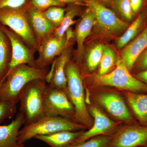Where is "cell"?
<instances>
[{"instance_id": "obj_10", "label": "cell", "mask_w": 147, "mask_h": 147, "mask_svg": "<svg viewBox=\"0 0 147 147\" xmlns=\"http://www.w3.org/2000/svg\"><path fill=\"white\" fill-rule=\"evenodd\" d=\"M87 106L89 113L93 120V123L87 131L84 130L75 142H84L92 137L100 135L111 136L124 124L110 118L95 104L91 103Z\"/></svg>"}, {"instance_id": "obj_26", "label": "cell", "mask_w": 147, "mask_h": 147, "mask_svg": "<svg viewBox=\"0 0 147 147\" xmlns=\"http://www.w3.org/2000/svg\"><path fill=\"white\" fill-rule=\"evenodd\" d=\"M116 59V55L113 49L105 46L98 74L102 75L108 73L115 64Z\"/></svg>"}, {"instance_id": "obj_14", "label": "cell", "mask_w": 147, "mask_h": 147, "mask_svg": "<svg viewBox=\"0 0 147 147\" xmlns=\"http://www.w3.org/2000/svg\"><path fill=\"white\" fill-rule=\"evenodd\" d=\"M96 20L93 13L88 8L84 11L81 19L78 22L74 32V39L77 43L76 50V62L79 64L84 53V42L91 33L93 27L95 24Z\"/></svg>"}, {"instance_id": "obj_11", "label": "cell", "mask_w": 147, "mask_h": 147, "mask_svg": "<svg viewBox=\"0 0 147 147\" xmlns=\"http://www.w3.org/2000/svg\"><path fill=\"white\" fill-rule=\"evenodd\" d=\"M94 15L96 22L106 34H115L125 30L128 25L119 18L112 9L97 0H83Z\"/></svg>"}, {"instance_id": "obj_12", "label": "cell", "mask_w": 147, "mask_h": 147, "mask_svg": "<svg viewBox=\"0 0 147 147\" xmlns=\"http://www.w3.org/2000/svg\"><path fill=\"white\" fill-rule=\"evenodd\" d=\"M0 28L7 35L11 44V59L7 74L16 66L21 64L36 68L34 58L36 50L30 48L19 36L8 27L0 24Z\"/></svg>"}, {"instance_id": "obj_6", "label": "cell", "mask_w": 147, "mask_h": 147, "mask_svg": "<svg viewBox=\"0 0 147 147\" xmlns=\"http://www.w3.org/2000/svg\"><path fill=\"white\" fill-rule=\"evenodd\" d=\"M87 90L92 95V96L90 95V98H92L95 105L105 111L111 118L124 124L137 123L129 110L126 101L120 93L103 90L92 91V93Z\"/></svg>"}, {"instance_id": "obj_33", "label": "cell", "mask_w": 147, "mask_h": 147, "mask_svg": "<svg viewBox=\"0 0 147 147\" xmlns=\"http://www.w3.org/2000/svg\"><path fill=\"white\" fill-rule=\"evenodd\" d=\"M58 2L63 4L65 5H78L82 6H86V4L83 0H55Z\"/></svg>"}, {"instance_id": "obj_22", "label": "cell", "mask_w": 147, "mask_h": 147, "mask_svg": "<svg viewBox=\"0 0 147 147\" xmlns=\"http://www.w3.org/2000/svg\"><path fill=\"white\" fill-rule=\"evenodd\" d=\"M83 7L84 6L74 5H68L65 8L63 21L60 26L55 29L53 34L57 37L62 38L65 34L66 31L77 22L74 20V18L84 13L82 9Z\"/></svg>"}, {"instance_id": "obj_2", "label": "cell", "mask_w": 147, "mask_h": 147, "mask_svg": "<svg viewBox=\"0 0 147 147\" xmlns=\"http://www.w3.org/2000/svg\"><path fill=\"white\" fill-rule=\"evenodd\" d=\"M48 74L47 69L36 68L26 64L16 66L0 82V102L17 104L21 91L28 82L36 79L47 80Z\"/></svg>"}, {"instance_id": "obj_4", "label": "cell", "mask_w": 147, "mask_h": 147, "mask_svg": "<svg viewBox=\"0 0 147 147\" xmlns=\"http://www.w3.org/2000/svg\"><path fill=\"white\" fill-rule=\"evenodd\" d=\"M84 125L74 121L61 117L45 115L36 121L24 125L18 131V141L24 144L28 140L33 139L36 135H47L63 131H77L85 130Z\"/></svg>"}, {"instance_id": "obj_28", "label": "cell", "mask_w": 147, "mask_h": 147, "mask_svg": "<svg viewBox=\"0 0 147 147\" xmlns=\"http://www.w3.org/2000/svg\"><path fill=\"white\" fill-rule=\"evenodd\" d=\"M110 139V136L100 135L84 142H75L68 147H107Z\"/></svg>"}, {"instance_id": "obj_9", "label": "cell", "mask_w": 147, "mask_h": 147, "mask_svg": "<svg viewBox=\"0 0 147 147\" xmlns=\"http://www.w3.org/2000/svg\"><path fill=\"white\" fill-rule=\"evenodd\" d=\"M147 144V126L123 124L111 136L107 147H140Z\"/></svg>"}, {"instance_id": "obj_3", "label": "cell", "mask_w": 147, "mask_h": 147, "mask_svg": "<svg viewBox=\"0 0 147 147\" xmlns=\"http://www.w3.org/2000/svg\"><path fill=\"white\" fill-rule=\"evenodd\" d=\"M47 82L46 79L32 80L21 91L19 97V112L24 114V125L33 123L45 116L44 98Z\"/></svg>"}, {"instance_id": "obj_34", "label": "cell", "mask_w": 147, "mask_h": 147, "mask_svg": "<svg viewBox=\"0 0 147 147\" xmlns=\"http://www.w3.org/2000/svg\"><path fill=\"white\" fill-rule=\"evenodd\" d=\"M138 65L142 71L147 68V48L143 52L139 59Z\"/></svg>"}, {"instance_id": "obj_15", "label": "cell", "mask_w": 147, "mask_h": 147, "mask_svg": "<svg viewBox=\"0 0 147 147\" xmlns=\"http://www.w3.org/2000/svg\"><path fill=\"white\" fill-rule=\"evenodd\" d=\"M29 25L33 32L37 44L38 49L42 41L53 34L55 28L39 11L31 5L27 10Z\"/></svg>"}, {"instance_id": "obj_18", "label": "cell", "mask_w": 147, "mask_h": 147, "mask_svg": "<svg viewBox=\"0 0 147 147\" xmlns=\"http://www.w3.org/2000/svg\"><path fill=\"white\" fill-rule=\"evenodd\" d=\"M24 123V114L19 112L10 123L0 125V147H25L18 141V131Z\"/></svg>"}, {"instance_id": "obj_17", "label": "cell", "mask_w": 147, "mask_h": 147, "mask_svg": "<svg viewBox=\"0 0 147 147\" xmlns=\"http://www.w3.org/2000/svg\"><path fill=\"white\" fill-rule=\"evenodd\" d=\"M147 48V27L121 51V58L129 71L133 68L139 56Z\"/></svg>"}, {"instance_id": "obj_36", "label": "cell", "mask_w": 147, "mask_h": 147, "mask_svg": "<svg viewBox=\"0 0 147 147\" xmlns=\"http://www.w3.org/2000/svg\"><path fill=\"white\" fill-rule=\"evenodd\" d=\"M97 1L108 8L109 7H111L113 1V0H97Z\"/></svg>"}, {"instance_id": "obj_32", "label": "cell", "mask_w": 147, "mask_h": 147, "mask_svg": "<svg viewBox=\"0 0 147 147\" xmlns=\"http://www.w3.org/2000/svg\"><path fill=\"white\" fill-rule=\"evenodd\" d=\"M145 0H129L134 16L140 12L144 3Z\"/></svg>"}, {"instance_id": "obj_21", "label": "cell", "mask_w": 147, "mask_h": 147, "mask_svg": "<svg viewBox=\"0 0 147 147\" xmlns=\"http://www.w3.org/2000/svg\"><path fill=\"white\" fill-rule=\"evenodd\" d=\"M11 57V46L7 35L0 28V82L8 71Z\"/></svg>"}, {"instance_id": "obj_24", "label": "cell", "mask_w": 147, "mask_h": 147, "mask_svg": "<svg viewBox=\"0 0 147 147\" xmlns=\"http://www.w3.org/2000/svg\"><path fill=\"white\" fill-rule=\"evenodd\" d=\"M105 46L102 44H98L91 48L87 53L84 59L83 68L81 72L85 70L91 72L94 71L100 64Z\"/></svg>"}, {"instance_id": "obj_30", "label": "cell", "mask_w": 147, "mask_h": 147, "mask_svg": "<svg viewBox=\"0 0 147 147\" xmlns=\"http://www.w3.org/2000/svg\"><path fill=\"white\" fill-rule=\"evenodd\" d=\"M32 6L41 12L45 11L49 7L59 6L63 7L65 5L55 0H29Z\"/></svg>"}, {"instance_id": "obj_37", "label": "cell", "mask_w": 147, "mask_h": 147, "mask_svg": "<svg viewBox=\"0 0 147 147\" xmlns=\"http://www.w3.org/2000/svg\"><path fill=\"white\" fill-rule=\"evenodd\" d=\"M144 147H147V144L146 146H144Z\"/></svg>"}, {"instance_id": "obj_29", "label": "cell", "mask_w": 147, "mask_h": 147, "mask_svg": "<svg viewBox=\"0 0 147 147\" xmlns=\"http://www.w3.org/2000/svg\"><path fill=\"white\" fill-rule=\"evenodd\" d=\"M17 104L7 101L0 102V123L13 117L16 112Z\"/></svg>"}, {"instance_id": "obj_35", "label": "cell", "mask_w": 147, "mask_h": 147, "mask_svg": "<svg viewBox=\"0 0 147 147\" xmlns=\"http://www.w3.org/2000/svg\"><path fill=\"white\" fill-rule=\"evenodd\" d=\"M136 76L137 79L147 85V68L137 73Z\"/></svg>"}, {"instance_id": "obj_19", "label": "cell", "mask_w": 147, "mask_h": 147, "mask_svg": "<svg viewBox=\"0 0 147 147\" xmlns=\"http://www.w3.org/2000/svg\"><path fill=\"white\" fill-rule=\"evenodd\" d=\"M123 92L125 101L140 124L147 126V94Z\"/></svg>"}, {"instance_id": "obj_38", "label": "cell", "mask_w": 147, "mask_h": 147, "mask_svg": "<svg viewBox=\"0 0 147 147\" xmlns=\"http://www.w3.org/2000/svg\"><path fill=\"white\" fill-rule=\"evenodd\" d=\"M144 147V146H143V147Z\"/></svg>"}, {"instance_id": "obj_23", "label": "cell", "mask_w": 147, "mask_h": 147, "mask_svg": "<svg viewBox=\"0 0 147 147\" xmlns=\"http://www.w3.org/2000/svg\"><path fill=\"white\" fill-rule=\"evenodd\" d=\"M144 20V13H139L131 25L125 30L123 34L116 40V47L118 50L122 49L135 38L143 26Z\"/></svg>"}, {"instance_id": "obj_13", "label": "cell", "mask_w": 147, "mask_h": 147, "mask_svg": "<svg viewBox=\"0 0 147 147\" xmlns=\"http://www.w3.org/2000/svg\"><path fill=\"white\" fill-rule=\"evenodd\" d=\"M69 42L65 34L62 38L57 37L53 34L46 38L38 49V57L35 61L36 68L46 69L62 53Z\"/></svg>"}, {"instance_id": "obj_7", "label": "cell", "mask_w": 147, "mask_h": 147, "mask_svg": "<svg viewBox=\"0 0 147 147\" xmlns=\"http://www.w3.org/2000/svg\"><path fill=\"white\" fill-rule=\"evenodd\" d=\"M30 1L22 7L0 9V24L8 27L23 40L31 49L37 51L36 39L28 21L27 10Z\"/></svg>"}, {"instance_id": "obj_25", "label": "cell", "mask_w": 147, "mask_h": 147, "mask_svg": "<svg viewBox=\"0 0 147 147\" xmlns=\"http://www.w3.org/2000/svg\"><path fill=\"white\" fill-rule=\"evenodd\" d=\"M111 8L116 15L131 21L134 17L129 0H113Z\"/></svg>"}, {"instance_id": "obj_27", "label": "cell", "mask_w": 147, "mask_h": 147, "mask_svg": "<svg viewBox=\"0 0 147 147\" xmlns=\"http://www.w3.org/2000/svg\"><path fill=\"white\" fill-rule=\"evenodd\" d=\"M65 9L59 6L49 7L42 12V15L56 29L60 26L63 21Z\"/></svg>"}, {"instance_id": "obj_20", "label": "cell", "mask_w": 147, "mask_h": 147, "mask_svg": "<svg viewBox=\"0 0 147 147\" xmlns=\"http://www.w3.org/2000/svg\"><path fill=\"white\" fill-rule=\"evenodd\" d=\"M84 130L60 131L47 135H36L34 139L42 141L51 147H68L77 141Z\"/></svg>"}, {"instance_id": "obj_31", "label": "cell", "mask_w": 147, "mask_h": 147, "mask_svg": "<svg viewBox=\"0 0 147 147\" xmlns=\"http://www.w3.org/2000/svg\"><path fill=\"white\" fill-rule=\"evenodd\" d=\"M29 0H0V9L17 8L22 7L28 2Z\"/></svg>"}, {"instance_id": "obj_5", "label": "cell", "mask_w": 147, "mask_h": 147, "mask_svg": "<svg viewBox=\"0 0 147 147\" xmlns=\"http://www.w3.org/2000/svg\"><path fill=\"white\" fill-rule=\"evenodd\" d=\"M95 87H114L123 91L147 93V85L131 75L121 58H119L113 71L94 77Z\"/></svg>"}, {"instance_id": "obj_16", "label": "cell", "mask_w": 147, "mask_h": 147, "mask_svg": "<svg viewBox=\"0 0 147 147\" xmlns=\"http://www.w3.org/2000/svg\"><path fill=\"white\" fill-rule=\"evenodd\" d=\"M70 40L62 53L55 59L54 63L53 72L47 79L49 86L53 88L65 89L67 78L65 74V67L67 62L70 59L71 52V42Z\"/></svg>"}, {"instance_id": "obj_1", "label": "cell", "mask_w": 147, "mask_h": 147, "mask_svg": "<svg viewBox=\"0 0 147 147\" xmlns=\"http://www.w3.org/2000/svg\"><path fill=\"white\" fill-rule=\"evenodd\" d=\"M65 74L67 86L65 90L69 100L74 106V121L89 129L93 123L86 102V91L84 78L77 64L68 61L66 65Z\"/></svg>"}, {"instance_id": "obj_8", "label": "cell", "mask_w": 147, "mask_h": 147, "mask_svg": "<svg viewBox=\"0 0 147 147\" xmlns=\"http://www.w3.org/2000/svg\"><path fill=\"white\" fill-rule=\"evenodd\" d=\"M45 115L61 117L74 121V106L65 90L50 87L47 85L44 98Z\"/></svg>"}]
</instances>
